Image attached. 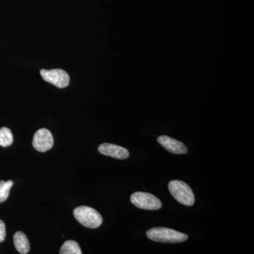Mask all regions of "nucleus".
<instances>
[{
  "instance_id": "nucleus-2",
  "label": "nucleus",
  "mask_w": 254,
  "mask_h": 254,
  "mask_svg": "<svg viewBox=\"0 0 254 254\" xmlns=\"http://www.w3.org/2000/svg\"><path fill=\"white\" fill-rule=\"evenodd\" d=\"M73 215L79 223L88 228H98L103 223L101 215L91 207L78 206L73 210Z\"/></svg>"
},
{
  "instance_id": "nucleus-5",
  "label": "nucleus",
  "mask_w": 254,
  "mask_h": 254,
  "mask_svg": "<svg viewBox=\"0 0 254 254\" xmlns=\"http://www.w3.org/2000/svg\"><path fill=\"white\" fill-rule=\"evenodd\" d=\"M40 73L44 81L54 85L58 88H66L69 84V75L64 70L60 68L51 70L41 69Z\"/></svg>"
},
{
  "instance_id": "nucleus-12",
  "label": "nucleus",
  "mask_w": 254,
  "mask_h": 254,
  "mask_svg": "<svg viewBox=\"0 0 254 254\" xmlns=\"http://www.w3.org/2000/svg\"><path fill=\"white\" fill-rule=\"evenodd\" d=\"M14 182L11 180L7 182L0 181V203H3L9 195L10 190L13 187Z\"/></svg>"
},
{
  "instance_id": "nucleus-13",
  "label": "nucleus",
  "mask_w": 254,
  "mask_h": 254,
  "mask_svg": "<svg viewBox=\"0 0 254 254\" xmlns=\"http://www.w3.org/2000/svg\"><path fill=\"white\" fill-rule=\"evenodd\" d=\"M6 238V227L4 222L0 220V243L4 242Z\"/></svg>"
},
{
  "instance_id": "nucleus-7",
  "label": "nucleus",
  "mask_w": 254,
  "mask_h": 254,
  "mask_svg": "<svg viewBox=\"0 0 254 254\" xmlns=\"http://www.w3.org/2000/svg\"><path fill=\"white\" fill-rule=\"evenodd\" d=\"M158 142L165 149L173 154H186L188 152L186 145L183 143L168 136H159Z\"/></svg>"
},
{
  "instance_id": "nucleus-9",
  "label": "nucleus",
  "mask_w": 254,
  "mask_h": 254,
  "mask_svg": "<svg viewBox=\"0 0 254 254\" xmlns=\"http://www.w3.org/2000/svg\"><path fill=\"white\" fill-rule=\"evenodd\" d=\"M14 243L18 253L28 254L30 252V243L26 235L22 232H17L14 235Z\"/></svg>"
},
{
  "instance_id": "nucleus-8",
  "label": "nucleus",
  "mask_w": 254,
  "mask_h": 254,
  "mask_svg": "<svg viewBox=\"0 0 254 254\" xmlns=\"http://www.w3.org/2000/svg\"><path fill=\"white\" fill-rule=\"evenodd\" d=\"M98 151L106 156H110L120 160H125L129 156V153L126 148L111 143H103L100 145L98 147Z\"/></svg>"
},
{
  "instance_id": "nucleus-10",
  "label": "nucleus",
  "mask_w": 254,
  "mask_h": 254,
  "mask_svg": "<svg viewBox=\"0 0 254 254\" xmlns=\"http://www.w3.org/2000/svg\"><path fill=\"white\" fill-rule=\"evenodd\" d=\"M60 254H81V248L77 242L73 240L65 242L60 249Z\"/></svg>"
},
{
  "instance_id": "nucleus-6",
  "label": "nucleus",
  "mask_w": 254,
  "mask_h": 254,
  "mask_svg": "<svg viewBox=\"0 0 254 254\" xmlns=\"http://www.w3.org/2000/svg\"><path fill=\"white\" fill-rule=\"evenodd\" d=\"M54 144L53 134L47 128H41L35 133L33 146L39 152H46L51 149Z\"/></svg>"
},
{
  "instance_id": "nucleus-1",
  "label": "nucleus",
  "mask_w": 254,
  "mask_h": 254,
  "mask_svg": "<svg viewBox=\"0 0 254 254\" xmlns=\"http://www.w3.org/2000/svg\"><path fill=\"white\" fill-rule=\"evenodd\" d=\"M147 237L153 242L162 243H180L188 240L186 234L165 227H154L146 232Z\"/></svg>"
},
{
  "instance_id": "nucleus-3",
  "label": "nucleus",
  "mask_w": 254,
  "mask_h": 254,
  "mask_svg": "<svg viewBox=\"0 0 254 254\" xmlns=\"http://www.w3.org/2000/svg\"><path fill=\"white\" fill-rule=\"evenodd\" d=\"M170 193L179 203L191 206L195 201L194 194L187 184L180 180H173L168 185Z\"/></svg>"
},
{
  "instance_id": "nucleus-11",
  "label": "nucleus",
  "mask_w": 254,
  "mask_h": 254,
  "mask_svg": "<svg viewBox=\"0 0 254 254\" xmlns=\"http://www.w3.org/2000/svg\"><path fill=\"white\" fill-rule=\"evenodd\" d=\"M14 138L11 130L6 127L0 128V146L6 148L12 144Z\"/></svg>"
},
{
  "instance_id": "nucleus-4",
  "label": "nucleus",
  "mask_w": 254,
  "mask_h": 254,
  "mask_svg": "<svg viewBox=\"0 0 254 254\" xmlns=\"http://www.w3.org/2000/svg\"><path fill=\"white\" fill-rule=\"evenodd\" d=\"M131 202L137 208L143 210H157L161 208V200L155 195L146 192H135L131 195Z\"/></svg>"
}]
</instances>
